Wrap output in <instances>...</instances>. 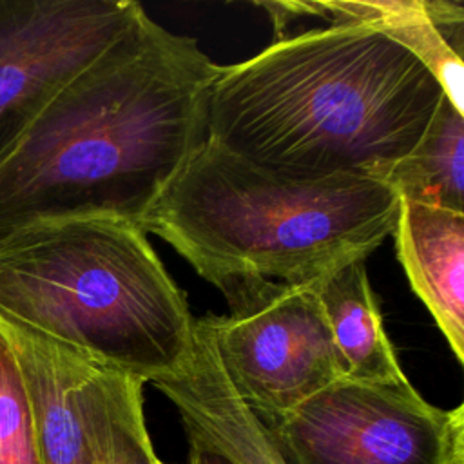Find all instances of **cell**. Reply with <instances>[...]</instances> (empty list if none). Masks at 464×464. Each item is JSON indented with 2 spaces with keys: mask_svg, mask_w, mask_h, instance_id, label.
Masks as SVG:
<instances>
[{
  "mask_svg": "<svg viewBox=\"0 0 464 464\" xmlns=\"http://www.w3.org/2000/svg\"><path fill=\"white\" fill-rule=\"evenodd\" d=\"M219 65L140 9L0 161V234L44 216L141 223L207 140Z\"/></svg>",
  "mask_w": 464,
  "mask_h": 464,
  "instance_id": "cell-1",
  "label": "cell"
},
{
  "mask_svg": "<svg viewBox=\"0 0 464 464\" xmlns=\"http://www.w3.org/2000/svg\"><path fill=\"white\" fill-rule=\"evenodd\" d=\"M444 96L431 71L386 34L328 24L219 65L207 141L281 174L386 181Z\"/></svg>",
  "mask_w": 464,
  "mask_h": 464,
  "instance_id": "cell-2",
  "label": "cell"
},
{
  "mask_svg": "<svg viewBox=\"0 0 464 464\" xmlns=\"http://www.w3.org/2000/svg\"><path fill=\"white\" fill-rule=\"evenodd\" d=\"M399 205L382 179L281 174L205 140L140 227L212 285L236 276L314 285L377 250Z\"/></svg>",
  "mask_w": 464,
  "mask_h": 464,
  "instance_id": "cell-3",
  "label": "cell"
},
{
  "mask_svg": "<svg viewBox=\"0 0 464 464\" xmlns=\"http://www.w3.org/2000/svg\"><path fill=\"white\" fill-rule=\"evenodd\" d=\"M0 315L145 382L188 353L187 299L132 221L44 216L0 234Z\"/></svg>",
  "mask_w": 464,
  "mask_h": 464,
  "instance_id": "cell-4",
  "label": "cell"
},
{
  "mask_svg": "<svg viewBox=\"0 0 464 464\" xmlns=\"http://www.w3.org/2000/svg\"><path fill=\"white\" fill-rule=\"evenodd\" d=\"M228 314L203 317L219 362L261 422L274 420L344 377L314 285L259 276L216 283Z\"/></svg>",
  "mask_w": 464,
  "mask_h": 464,
  "instance_id": "cell-5",
  "label": "cell"
},
{
  "mask_svg": "<svg viewBox=\"0 0 464 464\" xmlns=\"http://www.w3.org/2000/svg\"><path fill=\"white\" fill-rule=\"evenodd\" d=\"M263 424L283 464H464V404L439 408L408 379L343 377Z\"/></svg>",
  "mask_w": 464,
  "mask_h": 464,
  "instance_id": "cell-6",
  "label": "cell"
},
{
  "mask_svg": "<svg viewBox=\"0 0 464 464\" xmlns=\"http://www.w3.org/2000/svg\"><path fill=\"white\" fill-rule=\"evenodd\" d=\"M140 9L134 0H0V161Z\"/></svg>",
  "mask_w": 464,
  "mask_h": 464,
  "instance_id": "cell-7",
  "label": "cell"
},
{
  "mask_svg": "<svg viewBox=\"0 0 464 464\" xmlns=\"http://www.w3.org/2000/svg\"><path fill=\"white\" fill-rule=\"evenodd\" d=\"M150 382L178 410L188 444L228 464H283L268 430L228 381L203 317L194 321L185 359Z\"/></svg>",
  "mask_w": 464,
  "mask_h": 464,
  "instance_id": "cell-8",
  "label": "cell"
},
{
  "mask_svg": "<svg viewBox=\"0 0 464 464\" xmlns=\"http://www.w3.org/2000/svg\"><path fill=\"white\" fill-rule=\"evenodd\" d=\"M31 401L40 464H94L87 426L91 353L0 315Z\"/></svg>",
  "mask_w": 464,
  "mask_h": 464,
  "instance_id": "cell-9",
  "label": "cell"
},
{
  "mask_svg": "<svg viewBox=\"0 0 464 464\" xmlns=\"http://www.w3.org/2000/svg\"><path fill=\"white\" fill-rule=\"evenodd\" d=\"M276 33L303 16L328 24H362L413 53L439 80L450 103L464 114V5L446 0L263 2Z\"/></svg>",
  "mask_w": 464,
  "mask_h": 464,
  "instance_id": "cell-10",
  "label": "cell"
},
{
  "mask_svg": "<svg viewBox=\"0 0 464 464\" xmlns=\"http://www.w3.org/2000/svg\"><path fill=\"white\" fill-rule=\"evenodd\" d=\"M397 257L457 361H464V214L401 201Z\"/></svg>",
  "mask_w": 464,
  "mask_h": 464,
  "instance_id": "cell-11",
  "label": "cell"
},
{
  "mask_svg": "<svg viewBox=\"0 0 464 464\" xmlns=\"http://www.w3.org/2000/svg\"><path fill=\"white\" fill-rule=\"evenodd\" d=\"M317 295L344 368V379L406 381L386 335L362 259L343 265L317 283Z\"/></svg>",
  "mask_w": 464,
  "mask_h": 464,
  "instance_id": "cell-12",
  "label": "cell"
},
{
  "mask_svg": "<svg viewBox=\"0 0 464 464\" xmlns=\"http://www.w3.org/2000/svg\"><path fill=\"white\" fill-rule=\"evenodd\" d=\"M143 384L141 377L91 357L85 404L94 464L160 462L145 422Z\"/></svg>",
  "mask_w": 464,
  "mask_h": 464,
  "instance_id": "cell-13",
  "label": "cell"
},
{
  "mask_svg": "<svg viewBox=\"0 0 464 464\" xmlns=\"http://www.w3.org/2000/svg\"><path fill=\"white\" fill-rule=\"evenodd\" d=\"M401 201L464 214V114L444 96L415 147L386 176Z\"/></svg>",
  "mask_w": 464,
  "mask_h": 464,
  "instance_id": "cell-14",
  "label": "cell"
},
{
  "mask_svg": "<svg viewBox=\"0 0 464 464\" xmlns=\"http://www.w3.org/2000/svg\"><path fill=\"white\" fill-rule=\"evenodd\" d=\"M0 464H40L34 415L20 366L0 334Z\"/></svg>",
  "mask_w": 464,
  "mask_h": 464,
  "instance_id": "cell-15",
  "label": "cell"
},
{
  "mask_svg": "<svg viewBox=\"0 0 464 464\" xmlns=\"http://www.w3.org/2000/svg\"><path fill=\"white\" fill-rule=\"evenodd\" d=\"M187 464H228L225 459H221L219 455L205 450V448H199V446H194V444H188V459H187Z\"/></svg>",
  "mask_w": 464,
  "mask_h": 464,
  "instance_id": "cell-16",
  "label": "cell"
},
{
  "mask_svg": "<svg viewBox=\"0 0 464 464\" xmlns=\"http://www.w3.org/2000/svg\"><path fill=\"white\" fill-rule=\"evenodd\" d=\"M158 464H167V462H163V460H160V462H158Z\"/></svg>",
  "mask_w": 464,
  "mask_h": 464,
  "instance_id": "cell-17",
  "label": "cell"
}]
</instances>
